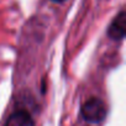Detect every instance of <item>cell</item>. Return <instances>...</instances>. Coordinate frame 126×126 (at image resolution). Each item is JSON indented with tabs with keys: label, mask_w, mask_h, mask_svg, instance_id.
<instances>
[{
	"label": "cell",
	"mask_w": 126,
	"mask_h": 126,
	"mask_svg": "<svg viewBox=\"0 0 126 126\" xmlns=\"http://www.w3.org/2000/svg\"><path fill=\"white\" fill-rule=\"evenodd\" d=\"M82 116L90 124H98L106 116V106L99 98L88 99L82 106Z\"/></svg>",
	"instance_id": "6da1fadb"
},
{
	"label": "cell",
	"mask_w": 126,
	"mask_h": 126,
	"mask_svg": "<svg viewBox=\"0 0 126 126\" xmlns=\"http://www.w3.org/2000/svg\"><path fill=\"white\" fill-rule=\"evenodd\" d=\"M125 32H126V14L124 10H121L110 24L108 30V36L114 41H120L125 37Z\"/></svg>",
	"instance_id": "7a4b0ae2"
},
{
	"label": "cell",
	"mask_w": 126,
	"mask_h": 126,
	"mask_svg": "<svg viewBox=\"0 0 126 126\" xmlns=\"http://www.w3.org/2000/svg\"><path fill=\"white\" fill-rule=\"evenodd\" d=\"M5 126H35V122L26 110H17L8 117Z\"/></svg>",
	"instance_id": "3957f363"
},
{
	"label": "cell",
	"mask_w": 126,
	"mask_h": 126,
	"mask_svg": "<svg viewBox=\"0 0 126 126\" xmlns=\"http://www.w3.org/2000/svg\"><path fill=\"white\" fill-rule=\"evenodd\" d=\"M52 1H54V3H63V1H66V0H52Z\"/></svg>",
	"instance_id": "277c9868"
}]
</instances>
